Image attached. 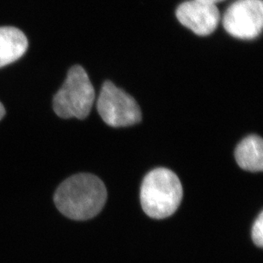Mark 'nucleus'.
<instances>
[{
  "label": "nucleus",
  "instance_id": "1",
  "mask_svg": "<svg viewBox=\"0 0 263 263\" xmlns=\"http://www.w3.org/2000/svg\"><path fill=\"white\" fill-rule=\"evenodd\" d=\"M107 189L97 176L86 173L66 179L55 191L58 211L75 221H85L99 214L107 200Z\"/></svg>",
  "mask_w": 263,
  "mask_h": 263
},
{
  "label": "nucleus",
  "instance_id": "2",
  "mask_svg": "<svg viewBox=\"0 0 263 263\" xmlns=\"http://www.w3.org/2000/svg\"><path fill=\"white\" fill-rule=\"evenodd\" d=\"M182 186L171 170L158 168L145 176L141 187V204L145 213L164 219L176 212L182 199Z\"/></svg>",
  "mask_w": 263,
  "mask_h": 263
},
{
  "label": "nucleus",
  "instance_id": "3",
  "mask_svg": "<svg viewBox=\"0 0 263 263\" xmlns=\"http://www.w3.org/2000/svg\"><path fill=\"white\" fill-rule=\"evenodd\" d=\"M95 101V89L81 66L69 70L64 84L53 100L55 114L62 119L88 117Z\"/></svg>",
  "mask_w": 263,
  "mask_h": 263
},
{
  "label": "nucleus",
  "instance_id": "4",
  "mask_svg": "<svg viewBox=\"0 0 263 263\" xmlns=\"http://www.w3.org/2000/svg\"><path fill=\"white\" fill-rule=\"evenodd\" d=\"M97 110L109 126H132L142 120V112L136 100L110 81L102 85Z\"/></svg>",
  "mask_w": 263,
  "mask_h": 263
},
{
  "label": "nucleus",
  "instance_id": "5",
  "mask_svg": "<svg viewBox=\"0 0 263 263\" xmlns=\"http://www.w3.org/2000/svg\"><path fill=\"white\" fill-rule=\"evenodd\" d=\"M222 24L227 32L236 39H256L262 31V0H237L227 9Z\"/></svg>",
  "mask_w": 263,
  "mask_h": 263
},
{
  "label": "nucleus",
  "instance_id": "6",
  "mask_svg": "<svg viewBox=\"0 0 263 263\" xmlns=\"http://www.w3.org/2000/svg\"><path fill=\"white\" fill-rule=\"evenodd\" d=\"M176 17L186 28L199 36H208L218 27L221 15L216 5L190 0L176 9Z\"/></svg>",
  "mask_w": 263,
  "mask_h": 263
},
{
  "label": "nucleus",
  "instance_id": "7",
  "mask_svg": "<svg viewBox=\"0 0 263 263\" xmlns=\"http://www.w3.org/2000/svg\"><path fill=\"white\" fill-rule=\"evenodd\" d=\"M28 47V39L21 30L13 27L0 28V67L22 58Z\"/></svg>",
  "mask_w": 263,
  "mask_h": 263
},
{
  "label": "nucleus",
  "instance_id": "8",
  "mask_svg": "<svg viewBox=\"0 0 263 263\" xmlns=\"http://www.w3.org/2000/svg\"><path fill=\"white\" fill-rule=\"evenodd\" d=\"M238 166L251 172H262L263 142L261 137L251 135L242 140L235 149Z\"/></svg>",
  "mask_w": 263,
  "mask_h": 263
},
{
  "label": "nucleus",
  "instance_id": "9",
  "mask_svg": "<svg viewBox=\"0 0 263 263\" xmlns=\"http://www.w3.org/2000/svg\"><path fill=\"white\" fill-rule=\"evenodd\" d=\"M252 239L256 246L262 247L263 246V212L261 211L258 217L256 218L252 227Z\"/></svg>",
  "mask_w": 263,
  "mask_h": 263
},
{
  "label": "nucleus",
  "instance_id": "10",
  "mask_svg": "<svg viewBox=\"0 0 263 263\" xmlns=\"http://www.w3.org/2000/svg\"><path fill=\"white\" fill-rule=\"evenodd\" d=\"M198 1H201V2L208 3V4H211V5H216L217 3L221 2L224 0H198Z\"/></svg>",
  "mask_w": 263,
  "mask_h": 263
},
{
  "label": "nucleus",
  "instance_id": "11",
  "mask_svg": "<svg viewBox=\"0 0 263 263\" xmlns=\"http://www.w3.org/2000/svg\"><path fill=\"white\" fill-rule=\"evenodd\" d=\"M5 107H4V106H3L2 103L0 102V120L4 118V116H5Z\"/></svg>",
  "mask_w": 263,
  "mask_h": 263
}]
</instances>
